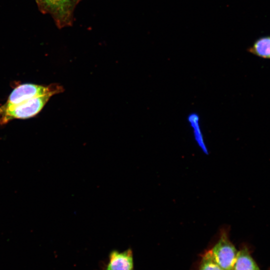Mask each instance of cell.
Returning a JSON list of instances; mask_svg holds the SVG:
<instances>
[{
	"mask_svg": "<svg viewBox=\"0 0 270 270\" xmlns=\"http://www.w3.org/2000/svg\"><path fill=\"white\" fill-rule=\"evenodd\" d=\"M52 96L48 94L24 100L13 106H0V125L4 126L14 119H27L36 116Z\"/></svg>",
	"mask_w": 270,
	"mask_h": 270,
	"instance_id": "6da1fadb",
	"label": "cell"
},
{
	"mask_svg": "<svg viewBox=\"0 0 270 270\" xmlns=\"http://www.w3.org/2000/svg\"><path fill=\"white\" fill-rule=\"evenodd\" d=\"M62 86L57 84L48 86L33 84L18 85L11 92L6 102L1 106L7 108L17 104L26 100L50 94L53 96L64 92Z\"/></svg>",
	"mask_w": 270,
	"mask_h": 270,
	"instance_id": "7a4b0ae2",
	"label": "cell"
},
{
	"mask_svg": "<svg viewBox=\"0 0 270 270\" xmlns=\"http://www.w3.org/2000/svg\"><path fill=\"white\" fill-rule=\"evenodd\" d=\"M210 250L214 260L222 270H232L238 251L225 232H222L219 240Z\"/></svg>",
	"mask_w": 270,
	"mask_h": 270,
	"instance_id": "3957f363",
	"label": "cell"
},
{
	"mask_svg": "<svg viewBox=\"0 0 270 270\" xmlns=\"http://www.w3.org/2000/svg\"><path fill=\"white\" fill-rule=\"evenodd\" d=\"M60 26L70 24L73 10L78 0H39Z\"/></svg>",
	"mask_w": 270,
	"mask_h": 270,
	"instance_id": "277c9868",
	"label": "cell"
},
{
	"mask_svg": "<svg viewBox=\"0 0 270 270\" xmlns=\"http://www.w3.org/2000/svg\"><path fill=\"white\" fill-rule=\"evenodd\" d=\"M134 258L131 249L110 252L106 270H133Z\"/></svg>",
	"mask_w": 270,
	"mask_h": 270,
	"instance_id": "5b68a950",
	"label": "cell"
},
{
	"mask_svg": "<svg viewBox=\"0 0 270 270\" xmlns=\"http://www.w3.org/2000/svg\"><path fill=\"white\" fill-rule=\"evenodd\" d=\"M232 270H260L252 257L247 247L243 246L237 254Z\"/></svg>",
	"mask_w": 270,
	"mask_h": 270,
	"instance_id": "8992f818",
	"label": "cell"
},
{
	"mask_svg": "<svg viewBox=\"0 0 270 270\" xmlns=\"http://www.w3.org/2000/svg\"><path fill=\"white\" fill-rule=\"evenodd\" d=\"M248 50L260 58L270 59V36L258 38Z\"/></svg>",
	"mask_w": 270,
	"mask_h": 270,
	"instance_id": "52a82bcc",
	"label": "cell"
},
{
	"mask_svg": "<svg viewBox=\"0 0 270 270\" xmlns=\"http://www.w3.org/2000/svg\"><path fill=\"white\" fill-rule=\"evenodd\" d=\"M199 270H222L214 260L210 250L206 252L202 257Z\"/></svg>",
	"mask_w": 270,
	"mask_h": 270,
	"instance_id": "ba28073f",
	"label": "cell"
}]
</instances>
